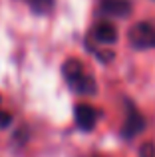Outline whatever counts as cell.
<instances>
[{
    "instance_id": "1",
    "label": "cell",
    "mask_w": 155,
    "mask_h": 157,
    "mask_svg": "<svg viewBox=\"0 0 155 157\" xmlns=\"http://www.w3.org/2000/svg\"><path fill=\"white\" fill-rule=\"evenodd\" d=\"M129 44L137 50H147L155 48V26L149 22H137L135 26L129 28Z\"/></svg>"
},
{
    "instance_id": "2",
    "label": "cell",
    "mask_w": 155,
    "mask_h": 157,
    "mask_svg": "<svg viewBox=\"0 0 155 157\" xmlns=\"http://www.w3.org/2000/svg\"><path fill=\"white\" fill-rule=\"evenodd\" d=\"M125 104H127V117H125V125L121 129V133H123L125 139H131L145 129V117L129 100H125Z\"/></svg>"
},
{
    "instance_id": "3",
    "label": "cell",
    "mask_w": 155,
    "mask_h": 157,
    "mask_svg": "<svg viewBox=\"0 0 155 157\" xmlns=\"http://www.w3.org/2000/svg\"><path fill=\"white\" fill-rule=\"evenodd\" d=\"M97 109L88 104H78L74 109V117H76V125L80 127L81 131H92L96 127L97 121Z\"/></svg>"
},
{
    "instance_id": "4",
    "label": "cell",
    "mask_w": 155,
    "mask_h": 157,
    "mask_svg": "<svg viewBox=\"0 0 155 157\" xmlns=\"http://www.w3.org/2000/svg\"><path fill=\"white\" fill-rule=\"evenodd\" d=\"M68 86L74 90L78 96H96V92H97L96 78L89 76V74H85V70L80 74V76H76L74 80L68 82Z\"/></svg>"
},
{
    "instance_id": "5",
    "label": "cell",
    "mask_w": 155,
    "mask_h": 157,
    "mask_svg": "<svg viewBox=\"0 0 155 157\" xmlns=\"http://www.w3.org/2000/svg\"><path fill=\"white\" fill-rule=\"evenodd\" d=\"M131 8L129 0H101V12L112 18H125L131 14Z\"/></svg>"
},
{
    "instance_id": "6",
    "label": "cell",
    "mask_w": 155,
    "mask_h": 157,
    "mask_svg": "<svg viewBox=\"0 0 155 157\" xmlns=\"http://www.w3.org/2000/svg\"><path fill=\"white\" fill-rule=\"evenodd\" d=\"M93 40L97 44H115L117 42V28L109 22H100L93 28Z\"/></svg>"
},
{
    "instance_id": "7",
    "label": "cell",
    "mask_w": 155,
    "mask_h": 157,
    "mask_svg": "<svg viewBox=\"0 0 155 157\" xmlns=\"http://www.w3.org/2000/svg\"><path fill=\"white\" fill-rule=\"evenodd\" d=\"M36 14H48L54 8V0H26Z\"/></svg>"
},
{
    "instance_id": "8",
    "label": "cell",
    "mask_w": 155,
    "mask_h": 157,
    "mask_svg": "<svg viewBox=\"0 0 155 157\" xmlns=\"http://www.w3.org/2000/svg\"><path fill=\"white\" fill-rule=\"evenodd\" d=\"M139 155L141 157H155V145L151 141H145L143 145L139 147Z\"/></svg>"
},
{
    "instance_id": "9",
    "label": "cell",
    "mask_w": 155,
    "mask_h": 157,
    "mask_svg": "<svg viewBox=\"0 0 155 157\" xmlns=\"http://www.w3.org/2000/svg\"><path fill=\"white\" fill-rule=\"evenodd\" d=\"M12 113H8V111H4V109H0V129H4V127H8L12 123Z\"/></svg>"
},
{
    "instance_id": "10",
    "label": "cell",
    "mask_w": 155,
    "mask_h": 157,
    "mask_svg": "<svg viewBox=\"0 0 155 157\" xmlns=\"http://www.w3.org/2000/svg\"><path fill=\"white\" fill-rule=\"evenodd\" d=\"M96 56L100 58V62H105V64H108V62H112L113 58H115V54H113L112 50H108V52L101 50V52H96Z\"/></svg>"
},
{
    "instance_id": "11",
    "label": "cell",
    "mask_w": 155,
    "mask_h": 157,
    "mask_svg": "<svg viewBox=\"0 0 155 157\" xmlns=\"http://www.w3.org/2000/svg\"><path fill=\"white\" fill-rule=\"evenodd\" d=\"M0 104H2V96H0Z\"/></svg>"
}]
</instances>
